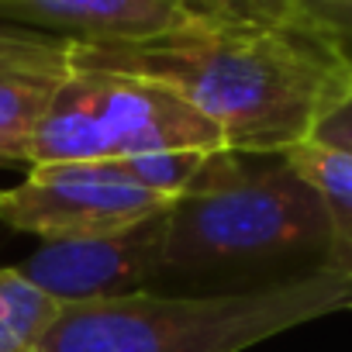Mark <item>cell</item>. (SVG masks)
Instances as JSON below:
<instances>
[{
  "label": "cell",
  "mask_w": 352,
  "mask_h": 352,
  "mask_svg": "<svg viewBox=\"0 0 352 352\" xmlns=\"http://www.w3.org/2000/svg\"><path fill=\"white\" fill-rule=\"evenodd\" d=\"M311 4H314V8H318V11L328 18L331 11H345V8H352V0H311Z\"/></svg>",
  "instance_id": "cell-14"
},
{
  "label": "cell",
  "mask_w": 352,
  "mask_h": 352,
  "mask_svg": "<svg viewBox=\"0 0 352 352\" xmlns=\"http://www.w3.org/2000/svg\"><path fill=\"white\" fill-rule=\"evenodd\" d=\"M166 211L90 239L45 242L14 270L59 304H90L145 294L162 276Z\"/></svg>",
  "instance_id": "cell-6"
},
{
  "label": "cell",
  "mask_w": 352,
  "mask_h": 352,
  "mask_svg": "<svg viewBox=\"0 0 352 352\" xmlns=\"http://www.w3.org/2000/svg\"><path fill=\"white\" fill-rule=\"evenodd\" d=\"M69 76V38L0 21V166H25V148Z\"/></svg>",
  "instance_id": "cell-7"
},
{
  "label": "cell",
  "mask_w": 352,
  "mask_h": 352,
  "mask_svg": "<svg viewBox=\"0 0 352 352\" xmlns=\"http://www.w3.org/2000/svg\"><path fill=\"white\" fill-rule=\"evenodd\" d=\"M73 66L169 87L221 131L225 148L245 155H283L314 138L321 118L352 90L342 38L214 18L148 42H73Z\"/></svg>",
  "instance_id": "cell-1"
},
{
  "label": "cell",
  "mask_w": 352,
  "mask_h": 352,
  "mask_svg": "<svg viewBox=\"0 0 352 352\" xmlns=\"http://www.w3.org/2000/svg\"><path fill=\"white\" fill-rule=\"evenodd\" d=\"M173 148H225L221 131L162 83L76 69L25 148V169L100 162Z\"/></svg>",
  "instance_id": "cell-4"
},
{
  "label": "cell",
  "mask_w": 352,
  "mask_h": 352,
  "mask_svg": "<svg viewBox=\"0 0 352 352\" xmlns=\"http://www.w3.org/2000/svg\"><path fill=\"white\" fill-rule=\"evenodd\" d=\"M283 155L324 201L331 221L328 266L352 276V152L307 138Z\"/></svg>",
  "instance_id": "cell-9"
},
{
  "label": "cell",
  "mask_w": 352,
  "mask_h": 352,
  "mask_svg": "<svg viewBox=\"0 0 352 352\" xmlns=\"http://www.w3.org/2000/svg\"><path fill=\"white\" fill-rule=\"evenodd\" d=\"M208 159H211L208 148H173V152H148V155H128V159H107V162L128 184H138L148 194H159L162 201H180L197 184Z\"/></svg>",
  "instance_id": "cell-12"
},
{
  "label": "cell",
  "mask_w": 352,
  "mask_h": 352,
  "mask_svg": "<svg viewBox=\"0 0 352 352\" xmlns=\"http://www.w3.org/2000/svg\"><path fill=\"white\" fill-rule=\"evenodd\" d=\"M59 311L63 304L14 266L0 270V352H38Z\"/></svg>",
  "instance_id": "cell-10"
},
{
  "label": "cell",
  "mask_w": 352,
  "mask_h": 352,
  "mask_svg": "<svg viewBox=\"0 0 352 352\" xmlns=\"http://www.w3.org/2000/svg\"><path fill=\"white\" fill-rule=\"evenodd\" d=\"M324 201L287 155L211 152L197 184L169 204L162 276H204L290 259L328 266Z\"/></svg>",
  "instance_id": "cell-2"
},
{
  "label": "cell",
  "mask_w": 352,
  "mask_h": 352,
  "mask_svg": "<svg viewBox=\"0 0 352 352\" xmlns=\"http://www.w3.org/2000/svg\"><path fill=\"white\" fill-rule=\"evenodd\" d=\"M190 8H194V14L214 18V21L270 25V28H294V32L342 38L338 28L311 4V0H190Z\"/></svg>",
  "instance_id": "cell-11"
},
{
  "label": "cell",
  "mask_w": 352,
  "mask_h": 352,
  "mask_svg": "<svg viewBox=\"0 0 352 352\" xmlns=\"http://www.w3.org/2000/svg\"><path fill=\"white\" fill-rule=\"evenodd\" d=\"M197 18L187 0H0V21L83 45L148 42Z\"/></svg>",
  "instance_id": "cell-8"
},
{
  "label": "cell",
  "mask_w": 352,
  "mask_h": 352,
  "mask_svg": "<svg viewBox=\"0 0 352 352\" xmlns=\"http://www.w3.org/2000/svg\"><path fill=\"white\" fill-rule=\"evenodd\" d=\"M352 307V276L314 266L242 294L63 304L38 352H242L263 338Z\"/></svg>",
  "instance_id": "cell-3"
},
{
  "label": "cell",
  "mask_w": 352,
  "mask_h": 352,
  "mask_svg": "<svg viewBox=\"0 0 352 352\" xmlns=\"http://www.w3.org/2000/svg\"><path fill=\"white\" fill-rule=\"evenodd\" d=\"M314 142L352 152V90L321 118V124L314 128Z\"/></svg>",
  "instance_id": "cell-13"
},
{
  "label": "cell",
  "mask_w": 352,
  "mask_h": 352,
  "mask_svg": "<svg viewBox=\"0 0 352 352\" xmlns=\"http://www.w3.org/2000/svg\"><path fill=\"white\" fill-rule=\"evenodd\" d=\"M173 201L148 194L107 162H56L28 169V180L0 190V221L42 242L107 235L138 225Z\"/></svg>",
  "instance_id": "cell-5"
},
{
  "label": "cell",
  "mask_w": 352,
  "mask_h": 352,
  "mask_svg": "<svg viewBox=\"0 0 352 352\" xmlns=\"http://www.w3.org/2000/svg\"><path fill=\"white\" fill-rule=\"evenodd\" d=\"M187 4H190V0H187ZM190 11H194V8H190Z\"/></svg>",
  "instance_id": "cell-15"
}]
</instances>
